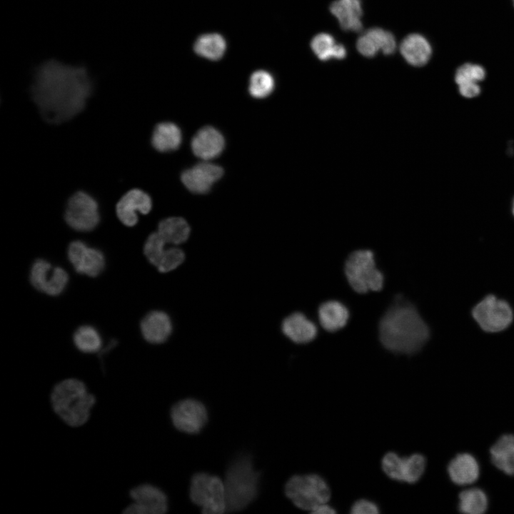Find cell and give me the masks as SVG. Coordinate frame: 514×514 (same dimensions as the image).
<instances>
[{
  "label": "cell",
  "mask_w": 514,
  "mask_h": 514,
  "mask_svg": "<svg viewBox=\"0 0 514 514\" xmlns=\"http://www.w3.org/2000/svg\"><path fill=\"white\" fill-rule=\"evenodd\" d=\"M93 86L86 67L51 59L35 69L31 94L42 117L59 124L84 109Z\"/></svg>",
  "instance_id": "6da1fadb"
},
{
  "label": "cell",
  "mask_w": 514,
  "mask_h": 514,
  "mask_svg": "<svg viewBox=\"0 0 514 514\" xmlns=\"http://www.w3.org/2000/svg\"><path fill=\"white\" fill-rule=\"evenodd\" d=\"M378 331L382 346L396 354L416 353L430 337L428 326L417 308L401 296L383 314Z\"/></svg>",
  "instance_id": "7a4b0ae2"
},
{
  "label": "cell",
  "mask_w": 514,
  "mask_h": 514,
  "mask_svg": "<svg viewBox=\"0 0 514 514\" xmlns=\"http://www.w3.org/2000/svg\"><path fill=\"white\" fill-rule=\"evenodd\" d=\"M51 400L54 412L72 427L81 426L88 420L96 402L95 397L88 391L85 384L74 378L66 379L56 384Z\"/></svg>",
  "instance_id": "3957f363"
},
{
  "label": "cell",
  "mask_w": 514,
  "mask_h": 514,
  "mask_svg": "<svg viewBox=\"0 0 514 514\" xmlns=\"http://www.w3.org/2000/svg\"><path fill=\"white\" fill-rule=\"evenodd\" d=\"M259 481L260 473L255 470L250 456L245 455L235 459L223 480L226 511L246 508L256 497Z\"/></svg>",
  "instance_id": "277c9868"
},
{
  "label": "cell",
  "mask_w": 514,
  "mask_h": 514,
  "mask_svg": "<svg viewBox=\"0 0 514 514\" xmlns=\"http://www.w3.org/2000/svg\"><path fill=\"white\" fill-rule=\"evenodd\" d=\"M344 274L351 288L358 294L381 291L383 273L377 268L374 253L369 249L351 252L344 263Z\"/></svg>",
  "instance_id": "5b68a950"
},
{
  "label": "cell",
  "mask_w": 514,
  "mask_h": 514,
  "mask_svg": "<svg viewBox=\"0 0 514 514\" xmlns=\"http://www.w3.org/2000/svg\"><path fill=\"white\" fill-rule=\"evenodd\" d=\"M285 493L297 508L310 512L331 498L328 483L316 474L293 475L287 481Z\"/></svg>",
  "instance_id": "8992f818"
},
{
  "label": "cell",
  "mask_w": 514,
  "mask_h": 514,
  "mask_svg": "<svg viewBox=\"0 0 514 514\" xmlns=\"http://www.w3.org/2000/svg\"><path fill=\"white\" fill-rule=\"evenodd\" d=\"M190 498L203 513L221 514L226 511L223 480L216 475L195 474L191 482Z\"/></svg>",
  "instance_id": "52a82bcc"
},
{
  "label": "cell",
  "mask_w": 514,
  "mask_h": 514,
  "mask_svg": "<svg viewBox=\"0 0 514 514\" xmlns=\"http://www.w3.org/2000/svg\"><path fill=\"white\" fill-rule=\"evenodd\" d=\"M64 218L74 230L90 231L99 222L98 204L88 193L78 191L69 199Z\"/></svg>",
  "instance_id": "ba28073f"
},
{
  "label": "cell",
  "mask_w": 514,
  "mask_h": 514,
  "mask_svg": "<svg viewBox=\"0 0 514 514\" xmlns=\"http://www.w3.org/2000/svg\"><path fill=\"white\" fill-rule=\"evenodd\" d=\"M473 316L485 331L498 332L505 329L513 321V311L504 301L493 296L485 298L475 306Z\"/></svg>",
  "instance_id": "9c48e42d"
},
{
  "label": "cell",
  "mask_w": 514,
  "mask_h": 514,
  "mask_svg": "<svg viewBox=\"0 0 514 514\" xmlns=\"http://www.w3.org/2000/svg\"><path fill=\"white\" fill-rule=\"evenodd\" d=\"M425 465V458L420 453L400 457L389 452L382 460L383 470L390 478L408 483L417 482L423 475Z\"/></svg>",
  "instance_id": "30bf717a"
},
{
  "label": "cell",
  "mask_w": 514,
  "mask_h": 514,
  "mask_svg": "<svg viewBox=\"0 0 514 514\" xmlns=\"http://www.w3.org/2000/svg\"><path fill=\"white\" fill-rule=\"evenodd\" d=\"M171 418L179 430L194 434L198 433L207 421V410L200 401L185 399L176 403L171 408Z\"/></svg>",
  "instance_id": "8fae6325"
},
{
  "label": "cell",
  "mask_w": 514,
  "mask_h": 514,
  "mask_svg": "<svg viewBox=\"0 0 514 514\" xmlns=\"http://www.w3.org/2000/svg\"><path fill=\"white\" fill-rule=\"evenodd\" d=\"M31 284L38 291L50 296H57L65 289L69 276L60 267H53L45 260L36 261L30 272Z\"/></svg>",
  "instance_id": "7c38bea8"
},
{
  "label": "cell",
  "mask_w": 514,
  "mask_h": 514,
  "mask_svg": "<svg viewBox=\"0 0 514 514\" xmlns=\"http://www.w3.org/2000/svg\"><path fill=\"white\" fill-rule=\"evenodd\" d=\"M130 495L133 503L125 509L126 514H162L168 508L165 493L154 485H138L131 490Z\"/></svg>",
  "instance_id": "4fadbf2b"
},
{
  "label": "cell",
  "mask_w": 514,
  "mask_h": 514,
  "mask_svg": "<svg viewBox=\"0 0 514 514\" xmlns=\"http://www.w3.org/2000/svg\"><path fill=\"white\" fill-rule=\"evenodd\" d=\"M68 257L77 273L91 277L100 274L105 266L103 253L81 241H74L69 244Z\"/></svg>",
  "instance_id": "5bb4252c"
},
{
  "label": "cell",
  "mask_w": 514,
  "mask_h": 514,
  "mask_svg": "<svg viewBox=\"0 0 514 514\" xmlns=\"http://www.w3.org/2000/svg\"><path fill=\"white\" fill-rule=\"evenodd\" d=\"M152 206L150 196L141 189L134 188L126 192L116 206L119 219L127 226H133L138 221L137 213H148Z\"/></svg>",
  "instance_id": "9a60e30c"
},
{
  "label": "cell",
  "mask_w": 514,
  "mask_h": 514,
  "mask_svg": "<svg viewBox=\"0 0 514 514\" xmlns=\"http://www.w3.org/2000/svg\"><path fill=\"white\" fill-rule=\"evenodd\" d=\"M223 173V168L219 166L211 163H201L184 171L181 175V181L191 192L205 193L221 178Z\"/></svg>",
  "instance_id": "2e32d148"
},
{
  "label": "cell",
  "mask_w": 514,
  "mask_h": 514,
  "mask_svg": "<svg viewBox=\"0 0 514 514\" xmlns=\"http://www.w3.org/2000/svg\"><path fill=\"white\" fill-rule=\"evenodd\" d=\"M356 47L366 57H373L379 51L389 55L395 51L396 41L390 32L381 28H372L360 36Z\"/></svg>",
  "instance_id": "e0dca14e"
},
{
  "label": "cell",
  "mask_w": 514,
  "mask_h": 514,
  "mask_svg": "<svg viewBox=\"0 0 514 514\" xmlns=\"http://www.w3.org/2000/svg\"><path fill=\"white\" fill-rule=\"evenodd\" d=\"M224 145L223 135L211 126H205L200 129L191 141V149L193 153L206 161L220 155Z\"/></svg>",
  "instance_id": "ac0fdd59"
},
{
  "label": "cell",
  "mask_w": 514,
  "mask_h": 514,
  "mask_svg": "<svg viewBox=\"0 0 514 514\" xmlns=\"http://www.w3.org/2000/svg\"><path fill=\"white\" fill-rule=\"evenodd\" d=\"M281 330L286 337L298 344L311 342L318 333L316 324L301 312H295L286 317L282 322Z\"/></svg>",
  "instance_id": "d6986e66"
},
{
  "label": "cell",
  "mask_w": 514,
  "mask_h": 514,
  "mask_svg": "<svg viewBox=\"0 0 514 514\" xmlns=\"http://www.w3.org/2000/svg\"><path fill=\"white\" fill-rule=\"evenodd\" d=\"M448 473L455 484L468 485L475 483L479 478L480 467L473 455L459 453L450 461Z\"/></svg>",
  "instance_id": "ffe728a7"
},
{
  "label": "cell",
  "mask_w": 514,
  "mask_h": 514,
  "mask_svg": "<svg viewBox=\"0 0 514 514\" xmlns=\"http://www.w3.org/2000/svg\"><path fill=\"white\" fill-rule=\"evenodd\" d=\"M172 324L169 316L164 312L153 311L148 313L141 323L143 337L148 343H163L169 337Z\"/></svg>",
  "instance_id": "44dd1931"
},
{
  "label": "cell",
  "mask_w": 514,
  "mask_h": 514,
  "mask_svg": "<svg viewBox=\"0 0 514 514\" xmlns=\"http://www.w3.org/2000/svg\"><path fill=\"white\" fill-rule=\"evenodd\" d=\"M330 11L338 19L342 29L355 32L361 31V0H336L331 4Z\"/></svg>",
  "instance_id": "7402d4cb"
},
{
  "label": "cell",
  "mask_w": 514,
  "mask_h": 514,
  "mask_svg": "<svg viewBox=\"0 0 514 514\" xmlns=\"http://www.w3.org/2000/svg\"><path fill=\"white\" fill-rule=\"evenodd\" d=\"M317 315L321 326L329 333L336 332L345 327L350 316L348 308L336 300L321 303Z\"/></svg>",
  "instance_id": "603a6c76"
},
{
  "label": "cell",
  "mask_w": 514,
  "mask_h": 514,
  "mask_svg": "<svg viewBox=\"0 0 514 514\" xmlns=\"http://www.w3.org/2000/svg\"><path fill=\"white\" fill-rule=\"evenodd\" d=\"M400 51L405 60L414 66L425 65L432 56L428 40L421 34H411L401 42Z\"/></svg>",
  "instance_id": "cb8c5ba5"
},
{
  "label": "cell",
  "mask_w": 514,
  "mask_h": 514,
  "mask_svg": "<svg viewBox=\"0 0 514 514\" xmlns=\"http://www.w3.org/2000/svg\"><path fill=\"white\" fill-rule=\"evenodd\" d=\"M494 465L509 475H514V435H502L490 450Z\"/></svg>",
  "instance_id": "d4e9b609"
},
{
  "label": "cell",
  "mask_w": 514,
  "mask_h": 514,
  "mask_svg": "<svg viewBox=\"0 0 514 514\" xmlns=\"http://www.w3.org/2000/svg\"><path fill=\"white\" fill-rule=\"evenodd\" d=\"M182 140L181 131L178 126L171 122H163L154 128L151 143L155 149L167 152L177 149Z\"/></svg>",
  "instance_id": "484cf974"
},
{
  "label": "cell",
  "mask_w": 514,
  "mask_h": 514,
  "mask_svg": "<svg viewBox=\"0 0 514 514\" xmlns=\"http://www.w3.org/2000/svg\"><path fill=\"white\" fill-rule=\"evenodd\" d=\"M157 232L166 243L177 246L188 238L190 227L183 218L170 217L159 223Z\"/></svg>",
  "instance_id": "4316f807"
},
{
  "label": "cell",
  "mask_w": 514,
  "mask_h": 514,
  "mask_svg": "<svg viewBox=\"0 0 514 514\" xmlns=\"http://www.w3.org/2000/svg\"><path fill=\"white\" fill-rule=\"evenodd\" d=\"M311 46L321 61H328L331 59H341L346 56V50L343 45L337 44L333 37L325 33L318 34L313 37Z\"/></svg>",
  "instance_id": "83f0119b"
},
{
  "label": "cell",
  "mask_w": 514,
  "mask_h": 514,
  "mask_svg": "<svg viewBox=\"0 0 514 514\" xmlns=\"http://www.w3.org/2000/svg\"><path fill=\"white\" fill-rule=\"evenodd\" d=\"M488 497L478 488H470L459 494L458 508L466 514H482L488 508Z\"/></svg>",
  "instance_id": "f1b7e54d"
},
{
  "label": "cell",
  "mask_w": 514,
  "mask_h": 514,
  "mask_svg": "<svg viewBox=\"0 0 514 514\" xmlns=\"http://www.w3.org/2000/svg\"><path fill=\"white\" fill-rule=\"evenodd\" d=\"M226 47L224 39L218 34L202 35L194 44V50L198 55L211 60L221 59L226 51Z\"/></svg>",
  "instance_id": "f546056e"
},
{
  "label": "cell",
  "mask_w": 514,
  "mask_h": 514,
  "mask_svg": "<svg viewBox=\"0 0 514 514\" xmlns=\"http://www.w3.org/2000/svg\"><path fill=\"white\" fill-rule=\"evenodd\" d=\"M74 342L79 351L86 353L99 351L102 344L99 332L90 326L79 327L74 333Z\"/></svg>",
  "instance_id": "4dcf8cb0"
},
{
  "label": "cell",
  "mask_w": 514,
  "mask_h": 514,
  "mask_svg": "<svg viewBox=\"0 0 514 514\" xmlns=\"http://www.w3.org/2000/svg\"><path fill=\"white\" fill-rule=\"evenodd\" d=\"M274 79L267 71L259 70L254 72L249 81L250 94L257 99L267 97L273 91Z\"/></svg>",
  "instance_id": "1f68e13d"
},
{
  "label": "cell",
  "mask_w": 514,
  "mask_h": 514,
  "mask_svg": "<svg viewBox=\"0 0 514 514\" xmlns=\"http://www.w3.org/2000/svg\"><path fill=\"white\" fill-rule=\"evenodd\" d=\"M486 76L485 68L475 63L466 62L458 66L455 72L454 80L456 84L478 83Z\"/></svg>",
  "instance_id": "d6a6232c"
},
{
  "label": "cell",
  "mask_w": 514,
  "mask_h": 514,
  "mask_svg": "<svg viewBox=\"0 0 514 514\" xmlns=\"http://www.w3.org/2000/svg\"><path fill=\"white\" fill-rule=\"evenodd\" d=\"M166 241L158 232L151 233L147 238L143 252L148 261L156 266L166 248Z\"/></svg>",
  "instance_id": "836d02e7"
},
{
  "label": "cell",
  "mask_w": 514,
  "mask_h": 514,
  "mask_svg": "<svg viewBox=\"0 0 514 514\" xmlns=\"http://www.w3.org/2000/svg\"><path fill=\"white\" fill-rule=\"evenodd\" d=\"M184 258V253L181 248L176 246L166 248L156 267L160 272L167 273L178 267Z\"/></svg>",
  "instance_id": "e575fe53"
},
{
  "label": "cell",
  "mask_w": 514,
  "mask_h": 514,
  "mask_svg": "<svg viewBox=\"0 0 514 514\" xmlns=\"http://www.w3.org/2000/svg\"><path fill=\"white\" fill-rule=\"evenodd\" d=\"M353 514H376L379 513L377 505L368 500L361 499L356 501L351 507Z\"/></svg>",
  "instance_id": "d590c367"
},
{
  "label": "cell",
  "mask_w": 514,
  "mask_h": 514,
  "mask_svg": "<svg viewBox=\"0 0 514 514\" xmlns=\"http://www.w3.org/2000/svg\"><path fill=\"white\" fill-rule=\"evenodd\" d=\"M460 95L465 98L475 97L480 93V86L478 83L458 85Z\"/></svg>",
  "instance_id": "8d00e7d4"
},
{
  "label": "cell",
  "mask_w": 514,
  "mask_h": 514,
  "mask_svg": "<svg viewBox=\"0 0 514 514\" xmlns=\"http://www.w3.org/2000/svg\"><path fill=\"white\" fill-rule=\"evenodd\" d=\"M311 513L314 514H333L336 510L328 503H325L318 505Z\"/></svg>",
  "instance_id": "74e56055"
},
{
  "label": "cell",
  "mask_w": 514,
  "mask_h": 514,
  "mask_svg": "<svg viewBox=\"0 0 514 514\" xmlns=\"http://www.w3.org/2000/svg\"><path fill=\"white\" fill-rule=\"evenodd\" d=\"M513 213H514V203H513Z\"/></svg>",
  "instance_id": "f35d334b"
},
{
  "label": "cell",
  "mask_w": 514,
  "mask_h": 514,
  "mask_svg": "<svg viewBox=\"0 0 514 514\" xmlns=\"http://www.w3.org/2000/svg\"><path fill=\"white\" fill-rule=\"evenodd\" d=\"M512 1H513V6H514V0H512Z\"/></svg>",
  "instance_id": "ab89813d"
}]
</instances>
